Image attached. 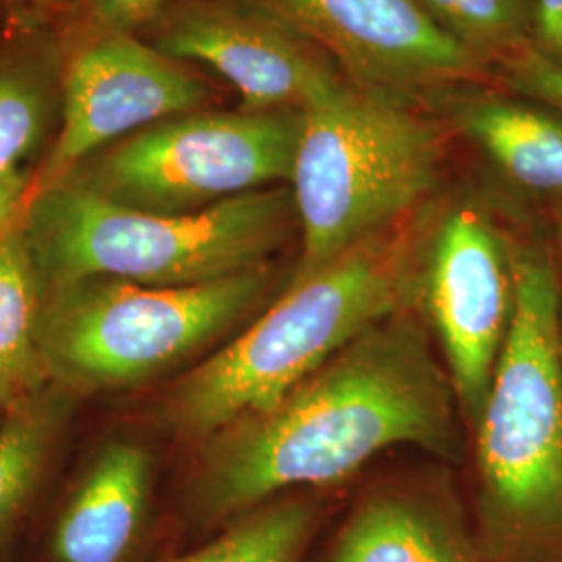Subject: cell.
Returning <instances> with one entry per match:
<instances>
[{
	"mask_svg": "<svg viewBox=\"0 0 562 562\" xmlns=\"http://www.w3.org/2000/svg\"><path fill=\"white\" fill-rule=\"evenodd\" d=\"M153 46L227 81L250 111H304L346 76L262 0H183L157 18Z\"/></svg>",
	"mask_w": 562,
	"mask_h": 562,
	"instance_id": "obj_9",
	"label": "cell"
},
{
	"mask_svg": "<svg viewBox=\"0 0 562 562\" xmlns=\"http://www.w3.org/2000/svg\"><path fill=\"white\" fill-rule=\"evenodd\" d=\"M442 134L411 101L344 81L302 111L290 178L302 281L385 234L438 186Z\"/></svg>",
	"mask_w": 562,
	"mask_h": 562,
	"instance_id": "obj_4",
	"label": "cell"
},
{
	"mask_svg": "<svg viewBox=\"0 0 562 562\" xmlns=\"http://www.w3.org/2000/svg\"><path fill=\"white\" fill-rule=\"evenodd\" d=\"M302 111H192L115 142L63 180L162 215L196 213L241 194L285 186Z\"/></svg>",
	"mask_w": 562,
	"mask_h": 562,
	"instance_id": "obj_7",
	"label": "cell"
},
{
	"mask_svg": "<svg viewBox=\"0 0 562 562\" xmlns=\"http://www.w3.org/2000/svg\"><path fill=\"white\" fill-rule=\"evenodd\" d=\"M60 115V83L48 63L0 55V180L23 173Z\"/></svg>",
	"mask_w": 562,
	"mask_h": 562,
	"instance_id": "obj_17",
	"label": "cell"
},
{
	"mask_svg": "<svg viewBox=\"0 0 562 562\" xmlns=\"http://www.w3.org/2000/svg\"><path fill=\"white\" fill-rule=\"evenodd\" d=\"M477 427L485 501L538 531L562 519V296L550 261L515 250V311Z\"/></svg>",
	"mask_w": 562,
	"mask_h": 562,
	"instance_id": "obj_6",
	"label": "cell"
},
{
	"mask_svg": "<svg viewBox=\"0 0 562 562\" xmlns=\"http://www.w3.org/2000/svg\"><path fill=\"white\" fill-rule=\"evenodd\" d=\"M338 65L346 80L411 101L480 76L482 63L417 0H262Z\"/></svg>",
	"mask_w": 562,
	"mask_h": 562,
	"instance_id": "obj_11",
	"label": "cell"
},
{
	"mask_svg": "<svg viewBox=\"0 0 562 562\" xmlns=\"http://www.w3.org/2000/svg\"><path fill=\"white\" fill-rule=\"evenodd\" d=\"M44 285L23 225L0 241V415L48 385L42 359Z\"/></svg>",
	"mask_w": 562,
	"mask_h": 562,
	"instance_id": "obj_14",
	"label": "cell"
},
{
	"mask_svg": "<svg viewBox=\"0 0 562 562\" xmlns=\"http://www.w3.org/2000/svg\"><path fill=\"white\" fill-rule=\"evenodd\" d=\"M452 41L485 65L521 50L533 32V0H417Z\"/></svg>",
	"mask_w": 562,
	"mask_h": 562,
	"instance_id": "obj_18",
	"label": "cell"
},
{
	"mask_svg": "<svg viewBox=\"0 0 562 562\" xmlns=\"http://www.w3.org/2000/svg\"><path fill=\"white\" fill-rule=\"evenodd\" d=\"M311 527V506L299 501L269 504L176 562H299Z\"/></svg>",
	"mask_w": 562,
	"mask_h": 562,
	"instance_id": "obj_19",
	"label": "cell"
},
{
	"mask_svg": "<svg viewBox=\"0 0 562 562\" xmlns=\"http://www.w3.org/2000/svg\"><path fill=\"white\" fill-rule=\"evenodd\" d=\"M406 267L404 250L382 234L290 281L280 301L181 380L165 419L178 436L215 440L276 408L350 341L402 311Z\"/></svg>",
	"mask_w": 562,
	"mask_h": 562,
	"instance_id": "obj_3",
	"label": "cell"
},
{
	"mask_svg": "<svg viewBox=\"0 0 562 562\" xmlns=\"http://www.w3.org/2000/svg\"><path fill=\"white\" fill-rule=\"evenodd\" d=\"M36 194V180L30 171L0 180V241L20 229Z\"/></svg>",
	"mask_w": 562,
	"mask_h": 562,
	"instance_id": "obj_22",
	"label": "cell"
},
{
	"mask_svg": "<svg viewBox=\"0 0 562 562\" xmlns=\"http://www.w3.org/2000/svg\"><path fill=\"white\" fill-rule=\"evenodd\" d=\"M153 490V457L134 440L104 443L55 522L50 562H132Z\"/></svg>",
	"mask_w": 562,
	"mask_h": 562,
	"instance_id": "obj_12",
	"label": "cell"
},
{
	"mask_svg": "<svg viewBox=\"0 0 562 562\" xmlns=\"http://www.w3.org/2000/svg\"><path fill=\"white\" fill-rule=\"evenodd\" d=\"M299 225L290 186L181 215L104 201L69 180L38 188L23 220L44 290L86 280L196 285L267 267Z\"/></svg>",
	"mask_w": 562,
	"mask_h": 562,
	"instance_id": "obj_2",
	"label": "cell"
},
{
	"mask_svg": "<svg viewBox=\"0 0 562 562\" xmlns=\"http://www.w3.org/2000/svg\"><path fill=\"white\" fill-rule=\"evenodd\" d=\"M267 269L196 285L86 280L44 290L38 340L48 380L99 392L161 375L261 301Z\"/></svg>",
	"mask_w": 562,
	"mask_h": 562,
	"instance_id": "obj_5",
	"label": "cell"
},
{
	"mask_svg": "<svg viewBox=\"0 0 562 562\" xmlns=\"http://www.w3.org/2000/svg\"><path fill=\"white\" fill-rule=\"evenodd\" d=\"M506 83L529 101L540 102L562 115V65L536 46H525L503 60Z\"/></svg>",
	"mask_w": 562,
	"mask_h": 562,
	"instance_id": "obj_20",
	"label": "cell"
},
{
	"mask_svg": "<svg viewBox=\"0 0 562 562\" xmlns=\"http://www.w3.org/2000/svg\"><path fill=\"white\" fill-rule=\"evenodd\" d=\"M446 115L506 180L562 199V115L525 97L448 92Z\"/></svg>",
	"mask_w": 562,
	"mask_h": 562,
	"instance_id": "obj_13",
	"label": "cell"
},
{
	"mask_svg": "<svg viewBox=\"0 0 562 562\" xmlns=\"http://www.w3.org/2000/svg\"><path fill=\"white\" fill-rule=\"evenodd\" d=\"M334 562H461L429 510L402 498L364 504L341 531Z\"/></svg>",
	"mask_w": 562,
	"mask_h": 562,
	"instance_id": "obj_16",
	"label": "cell"
},
{
	"mask_svg": "<svg viewBox=\"0 0 562 562\" xmlns=\"http://www.w3.org/2000/svg\"><path fill=\"white\" fill-rule=\"evenodd\" d=\"M90 20L104 32H132L153 23L165 11L167 0H83Z\"/></svg>",
	"mask_w": 562,
	"mask_h": 562,
	"instance_id": "obj_21",
	"label": "cell"
},
{
	"mask_svg": "<svg viewBox=\"0 0 562 562\" xmlns=\"http://www.w3.org/2000/svg\"><path fill=\"white\" fill-rule=\"evenodd\" d=\"M423 304L459 406L475 425L515 311V248L482 206H448L423 246Z\"/></svg>",
	"mask_w": 562,
	"mask_h": 562,
	"instance_id": "obj_8",
	"label": "cell"
},
{
	"mask_svg": "<svg viewBox=\"0 0 562 562\" xmlns=\"http://www.w3.org/2000/svg\"><path fill=\"white\" fill-rule=\"evenodd\" d=\"M71 415L69 390L57 383L2 413L0 423V546L11 538L41 490L48 462Z\"/></svg>",
	"mask_w": 562,
	"mask_h": 562,
	"instance_id": "obj_15",
	"label": "cell"
},
{
	"mask_svg": "<svg viewBox=\"0 0 562 562\" xmlns=\"http://www.w3.org/2000/svg\"><path fill=\"white\" fill-rule=\"evenodd\" d=\"M457 404L419 325L398 311L350 341L276 408L211 440L194 503L213 521L290 487L340 482L392 446L452 454Z\"/></svg>",
	"mask_w": 562,
	"mask_h": 562,
	"instance_id": "obj_1",
	"label": "cell"
},
{
	"mask_svg": "<svg viewBox=\"0 0 562 562\" xmlns=\"http://www.w3.org/2000/svg\"><path fill=\"white\" fill-rule=\"evenodd\" d=\"M209 88L180 60L132 32H104L67 65L59 130L36 190L142 130L199 111Z\"/></svg>",
	"mask_w": 562,
	"mask_h": 562,
	"instance_id": "obj_10",
	"label": "cell"
},
{
	"mask_svg": "<svg viewBox=\"0 0 562 562\" xmlns=\"http://www.w3.org/2000/svg\"><path fill=\"white\" fill-rule=\"evenodd\" d=\"M559 238H561V246H562V206H561V211H559Z\"/></svg>",
	"mask_w": 562,
	"mask_h": 562,
	"instance_id": "obj_24",
	"label": "cell"
},
{
	"mask_svg": "<svg viewBox=\"0 0 562 562\" xmlns=\"http://www.w3.org/2000/svg\"><path fill=\"white\" fill-rule=\"evenodd\" d=\"M533 34L536 48L562 65V0H533Z\"/></svg>",
	"mask_w": 562,
	"mask_h": 562,
	"instance_id": "obj_23",
	"label": "cell"
}]
</instances>
